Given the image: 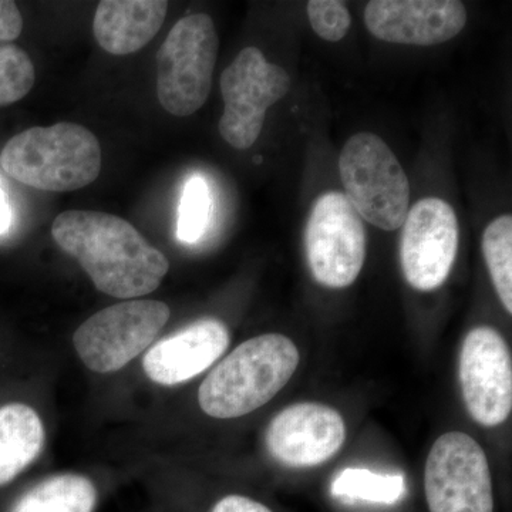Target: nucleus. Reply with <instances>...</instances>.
<instances>
[{
  "label": "nucleus",
  "mask_w": 512,
  "mask_h": 512,
  "mask_svg": "<svg viewBox=\"0 0 512 512\" xmlns=\"http://www.w3.org/2000/svg\"><path fill=\"white\" fill-rule=\"evenodd\" d=\"M35 82V66L28 53L15 45L0 46V106L28 96Z\"/></svg>",
  "instance_id": "20"
},
{
  "label": "nucleus",
  "mask_w": 512,
  "mask_h": 512,
  "mask_svg": "<svg viewBox=\"0 0 512 512\" xmlns=\"http://www.w3.org/2000/svg\"><path fill=\"white\" fill-rule=\"evenodd\" d=\"M485 264L505 311L512 313V218L501 215L483 235Z\"/></svg>",
  "instance_id": "19"
},
{
  "label": "nucleus",
  "mask_w": 512,
  "mask_h": 512,
  "mask_svg": "<svg viewBox=\"0 0 512 512\" xmlns=\"http://www.w3.org/2000/svg\"><path fill=\"white\" fill-rule=\"evenodd\" d=\"M335 497L349 501L393 505L406 495L402 474H379L366 468H346L332 484Z\"/></svg>",
  "instance_id": "18"
},
{
  "label": "nucleus",
  "mask_w": 512,
  "mask_h": 512,
  "mask_svg": "<svg viewBox=\"0 0 512 512\" xmlns=\"http://www.w3.org/2000/svg\"><path fill=\"white\" fill-rule=\"evenodd\" d=\"M220 39L205 13L178 20L157 53V96L177 117L201 109L211 92Z\"/></svg>",
  "instance_id": "5"
},
{
  "label": "nucleus",
  "mask_w": 512,
  "mask_h": 512,
  "mask_svg": "<svg viewBox=\"0 0 512 512\" xmlns=\"http://www.w3.org/2000/svg\"><path fill=\"white\" fill-rule=\"evenodd\" d=\"M430 512H494L493 478L483 447L461 431L443 434L424 468Z\"/></svg>",
  "instance_id": "8"
},
{
  "label": "nucleus",
  "mask_w": 512,
  "mask_h": 512,
  "mask_svg": "<svg viewBox=\"0 0 512 512\" xmlns=\"http://www.w3.org/2000/svg\"><path fill=\"white\" fill-rule=\"evenodd\" d=\"M400 242L404 278L421 292L446 282L458 251L456 212L440 198H424L407 212Z\"/></svg>",
  "instance_id": "10"
},
{
  "label": "nucleus",
  "mask_w": 512,
  "mask_h": 512,
  "mask_svg": "<svg viewBox=\"0 0 512 512\" xmlns=\"http://www.w3.org/2000/svg\"><path fill=\"white\" fill-rule=\"evenodd\" d=\"M291 90V77L282 67L269 63L256 47L242 50L221 76L225 110L221 137L237 150L254 146L261 136L269 107Z\"/></svg>",
  "instance_id": "7"
},
{
  "label": "nucleus",
  "mask_w": 512,
  "mask_h": 512,
  "mask_svg": "<svg viewBox=\"0 0 512 512\" xmlns=\"http://www.w3.org/2000/svg\"><path fill=\"white\" fill-rule=\"evenodd\" d=\"M365 22L383 42L434 46L464 29L467 12L456 0H373L366 6Z\"/></svg>",
  "instance_id": "13"
},
{
  "label": "nucleus",
  "mask_w": 512,
  "mask_h": 512,
  "mask_svg": "<svg viewBox=\"0 0 512 512\" xmlns=\"http://www.w3.org/2000/svg\"><path fill=\"white\" fill-rule=\"evenodd\" d=\"M464 403L484 427L503 424L512 412V360L503 336L480 326L464 339L458 363Z\"/></svg>",
  "instance_id": "11"
},
{
  "label": "nucleus",
  "mask_w": 512,
  "mask_h": 512,
  "mask_svg": "<svg viewBox=\"0 0 512 512\" xmlns=\"http://www.w3.org/2000/svg\"><path fill=\"white\" fill-rule=\"evenodd\" d=\"M308 16L316 35L328 42H339L348 35L350 13L345 3L338 0H311Z\"/></svg>",
  "instance_id": "22"
},
{
  "label": "nucleus",
  "mask_w": 512,
  "mask_h": 512,
  "mask_svg": "<svg viewBox=\"0 0 512 512\" xmlns=\"http://www.w3.org/2000/svg\"><path fill=\"white\" fill-rule=\"evenodd\" d=\"M211 214V192L207 181L194 175L187 181L178 217V238L194 244L204 235Z\"/></svg>",
  "instance_id": "21"
},
{
  "label": "nucleus",
  "mask_w": 512,
  "mask_h": 512,
  "mask_svg": "<svg viewBox=\"0 0 512 512\" xmlns=\"http://www.w3.org/2000/svg\"><path fill=\"white\" fill-rule=\"evenodd\" d=\"M103 153L89 128L76 123L32 127L10 138L0 154L9 177L36 190L76 191L94 183Z\"/></svg>",
  "instance_id": "3"
},
{
  "label": "nucleus",
  "mask_w": 512,
  "mask_h": 512,
  "mask_svg": "<svg viewBox=\"0 0 512 512\" xmlns=\"http://www.w3.org/2000/svg\"><path fill=\"white\" fill-rule=\"evenodd\" d=\"M170 316L164 302L116 303L94 313L74 332V349L93 372H117L154 342Z\"/></svg>",
  "instance_id": "6"
},
{
  "label": "nucleus",
  "mask_w": 512,
  "mask_h": 512,
  "mask_svg": "<svg viewBox=\"0 0 512 512\" xmlns=\"http://www.w3.org/2000/svg\"><path fill=\"white\" fill-rule=\"evenodd\" d=\"M45 427L39 414L23 403L0 409V487L9 484L39 457Z\"/></svg>",
  "instance_id": "16"
},
{
  "label": "nucleus",
  "mask_w": 512,
  "mask_h": 512,
  "mask_svg": "<svg viewBox=\"0 0 512 512\" xmlns=\"http://www.w3.org/2000/svg\"><path fill=\"white\" fill-rule=\"evenodd\" d=\"M167 10L164 0H103L94 13V37L110 55H133L160 32Z\"/></svg>",
  "instance_id": "15"
},
{
  "label": "nucleus",
  "mask_w": 512,
  "mask_h": 512,
  "mask_svg": "<svg viewBox=\"0 0 512 512\" xmlns=\"http://www.w3.org/2000/svg\"><path fill=\"white\" fill-rule=\"evenodd\" d=\"M299 362L298 348L284 335L247 340L205 377L198 390L202 412L214 419H238L261 409L284 389Z\"/></svg>",
  "instance_id": "2"
},
{
  "label": "nucleus",
  "mask_w": 512,
  "mask_h": 512,
  "mask_svg": "<svg viewBox=\"0 0 512 512\" xmlns=\"http://www.w3.org/2000/svg\"><path fill=\"white\" fill-rule=\"evenodd\" d=\"M99 493L92 480L59 474L40 481L12 504L9 512H94Z\"/></svg>",
  "instance_id": "17"
},
{
  "label": "nucleus",
  "mask_w": 512,
  "mask_h": 512,
  "mask_svg": "<svg viewBox=\"0 0 512 512\" xmlns=\"http://www.w3.org/2000/svg\"><path fill=\"white\" fill-rule=\"evenodd\" d=\"M229 346V332L218 319H201L168 336L144 356L143 367L154 383L175 386L210 369Z\"/></svg>",
  "instance_id": "14"
},
{
  "label": "nucleus",
  "mask_w": 512,
  "mask_h": 512,
  "mask_svg": "<svg viewBox=\"0 0 512 512\" xmlns=\"http://www.w3.org/2000/svg\"><path fill=\"white\" fill-rule=\"evenodd\" d=\"M305 248L320 285L346 288L356 281L365 264L367 235L362 217L345 194L320 195L306 224Z\"/></svg>",
  "instance_id": "9"
},
{
  "label": "nucleus",
  "mask_w": 512,
  "mask_h": 512,
  "mask_svg": "<svg viewBox=\"0 0 512 512\" xmlns=\"http://www.w3.org/2000/svg\"><path fill=\"white\" fill-rule=\"evenodd\" d=\"M23 30V18L16 3L0 0V42L18 39Z\"/></svg>",
  "instance_id": "23"
},
{
  "label": "nucleus",
  "mask_w": 512,
  "mask_h": 512,
  "mask_svg": "<svg viewBox=\"0 0 512 512\" xmlns=\"http://www.w3.org/2000/svg\"><path fill=\"white\" fill-rule=\"evenodd\" d=\"M346 198L362 217L384 231L402 227L409 212L410 184L389 146L372 133L350 137L339 157Z\"/></svg>",
  "instance_id": "4"
},
{
  "label": "nucleus",
  "mask_w": 512,
  "mask_h": 512,
  "mask_svg": "<svg viewBox=\"0 0 512 512\" xmlns=\"http://www.w3.org/2000/svg\"><path fill=\"white\" fill-rule=\"evenodd\" d=\"M342 414L320 403H298L276 414L266 430V447L278 463L292 468L320 466L342 448Z\"/></svg>",
  "instance_id": "12"
},
{
  "label": "nucleus",
  "mask_w": 512,
  "mask_h": 512,
  "mask_svg": "<svg viewBox=\"0 0 512 512\" xmlns=\"http://www.w3.org/2000/svg\"><path fill=\"white\" fill-rule=\"evenodd\" d=\"M52 237L113 298L130 301L156 291L170 269L163 252L130 222L107 212L64 211L53 221Z\"/></svg>",
  "instance_id": "1"
},
{
  "label": "nucleus",
  "mask_w": 512,
  "mask_h": 512,
  "mask_svg": "<svg viewBox=\"0 0 512 512\" xmlns=\"http://www.w3.org/2000/svg\"><path fill=\"white\" fill-rule=\"evenodd\" d=\"M211 512H272L266 505L245 495H227L212 507Z\"/></svg>",
  "instance_id": "24"
},
{
  "label": "nucleus",
  "mask_w": 512,
  "mask_h": 512,
  "mask_svg": "<svg viewBox=\"0 0 512 512\" xmlns=\"http://www.w3.org/2000/svg\"><path fill=\"white\" fill-rule=\"evenodd\" d=\"M10 220H12V212H10L8 197L0 187V234H5L8 231Z\"/></svg>",
  "instance_id": "25"
}]
</instances>
